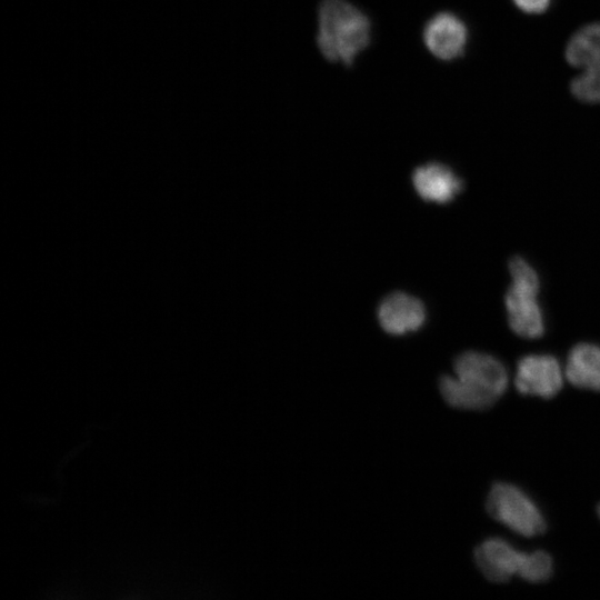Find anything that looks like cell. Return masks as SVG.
Here are the masks:
<instances>
[{
	"instance_id": "1",
	"label": "cell",
	"mask_w": 600,
	"mask_h": 600,
	"mask_svg": "<svg viewBox=\"0 0 600 600\" xmlns=\"http://www.w3.org/2000/svg\"><path fill=\"white\" fill-rule=\"evenodd\" d=\"M454 376H442L439 389L444 401L453 408L484 410L504 393L508 373L494 357L466 351L453 362Z\"/></svg>"
},
{
	"instance_id": "2",
	"label": "cell",
	"mask_w": 600,
	"mask_h": 600,
	"mask_svg": "<svg viewBox=\"0 0 600 600\" xmlns=\"http://www.w3.org/2000/svg\"><path fill=\"white\" fill-rule=\"evenodd\" d=\"M318 26V47L330 61L350 66L370 42L368 17L347 0H322Z\"/></svg>"
},
{
	"instance_id": "3",
	"label": "cell",
	"mask_w": 600,
	"mask_h": 600,
	"mask_svg": "<svg viewBox=\"0 0 600 600\" xmlns=\"http://www.w3.org/2000/svg\"><path fill=\"white\" fill-rule=\"evenodd\" d=\"M512 283L506 294V308L510 328L527 339L543 334L544 322L537 301L540 282L534 269L518 257L509 263Z\"/></svg>"
},
{
	"instance_id": "4",
	"label": "cell",
	"mask_w": 600,
	"mask_h": 600,
	"mask_svg": "<svg viewBox=\"0 0 600 600\" xmlns=\"http://www.w3.org/2000/svg\"><path fill=\"white\" fill-rule=\"evenodd\" d=\"M487 510L493 519L520 536L534 537L546 530L536 503L513 484L494 483L488 494Z\"/></svg>"
},
{
	"instance_id": "5",
	"label": "cell",
	"mask_w": 600,
	"mask_h": 600,
	"mask_svg": "<svg viewBox=\"0 0 600 600\" xmlns=\"http://www.w3.org/2000/svg\"><path fill=\"white\" fill-rule=\"evenodd\" d=\"M562 380L560 364L550 354H529L518 362L514 382L522 394L550 399L561 390Z\"/></svg>"
},
{
	"instance_id": "6",
	"label": "cell",
	"mask_w": 600,
	"mask_h": 600,
	"mask_svg": "<svg viewBox=\"0 0 600 600\" xmlns=\"http://www.w3.org/2000/svg\"><path fill=\"white\" fill-rule=\"evenodd\" d=\"M527 556L500 538L483 541L474 551L478 568L492 582H507L513 576L520 577Z\"/></svg>"
},
{
	"instance_id": "7",
	"label": "cell",
	"mask_w": 600,
	"mask_h": 600,
	"mask_svg": "<svg viewBox=\"0 0 600 600\" xmlns=\"http://www.w3.org/2000/svg\"><path fill=\"white\" fill-rule=\"evenodd\" d=\"M423 41L436 58L453 60L462 56L466 49L468 29L454 13L440 12L426 23Z\"/></svg>"
},
{
	"instance_id": "8",
	"label": "cell",
	"mask_w": 600,
	"mask_h": 600,
	"mask_svg": "<svg viewBox=\"0 0 600 600\" xmlns=\"http://www.w3.org/2000/svg\"><path fill=\"white\" fill-rule=\"evenodd\" d=\"M423 303L404 292L387 296L378 308L381 328L390 334L401 336L419 330L426 321Z\"/></svg>"
},
{
	"instance_id": "9",
	"label": "cell",
	"mask_w": 600,
	"mask_h": 600,
	"mask_svg": "<svg viewBox=\"0 0 600 600\" xmlns=\"http://www.w3.org/2000/svg\"><path fill=\"white\" fill-rule=\"evenodd\" d=\"M417 193L426 201L447 203L462 190L463 181L446 164L432 162L418 167L412 173Z\"/></svg>"
},
{
	"instance_id": "10",
	"label": "cell",
	"mask_w": 600,
	"mask_h": 600,
	"mask_svg": "<svg viewBox=\"0 0 600 600\" xmlns=\"http://www.w3.org/2000/svg\"><path fill=\"white\" fill-rule=\"evenodd\" d=\"M564 372L573 386L600 391V347L587 342L574 346L568 354Z\"/></svg>"
},
{
	"instance_id": "11",
	"label": "cell",
	"mask_w": 600,
	"mask_h": 600,
	"mask_svg": "<svg viewBox=\"0 0 600 600\" xmlns=\"http://www.w3.org/2000/svg\"><path fill=\"white\" fill-rule=\"evenodd\" d=\"M566 59L581 69L600 61V22L584 26L570 38Z\"/></svg>"
},
{
	"instance_id": "12",
	"label": "cell",
	"mask_w": 600,
	"mask_h": 600,
	"mask_svg": "<svg viewBox=\"0 0 600 600\" xmlns=\"http://www.w3.org/2000/svg\"><path fill=\"white\" fill-rule=\"evenodd\" d=\"M571 93L587 103L600 102V61L582 69L570 84Z\"/></svg>"
},
{
	"instance_id": "13",
	"label": "cell",
	"mask_w": 600,
	"mask_h": 600,
	"mask_svg": "<svg viewBox=\"0 0 600 600\" xmlns=\"http://www.w3.org/2000/svg\"><path fill=\"white\" fill-rule=\"evenodd\" d=\"M552 572L551 557L544 551L528 553L520 578L529 582H542L549 579Z\"/></svg>"
},
{
	"instance_id": "14",
	"label": "cell",
	"mask_w": 600,
	"mask_h": 600,
	"mask_svg": "<svg viewBox=\"0 0 600 600\" xmlns=\"http://www.w3.org/2000/svg\"><path fill=\"white\" fill-rule=\"evenodd\" d=\"M514 4L527 13H541L548 9L551 0H513Z\"/></svg>"
},
{
	"instance_id": "15",
	"label": "cell",
	"mask_w": 600,
	"mask_h": 600,
	"mask_svg": "<svg viewBox=\"0 0 600 600\" xmlns=\"http://www.w3.org/2000/svg\"><path fill=\"white\" fill-rule=\"evenodd\" d=\"M598 514L600 517V504L598 506Z\"/></svg>"
}]
</instances>
